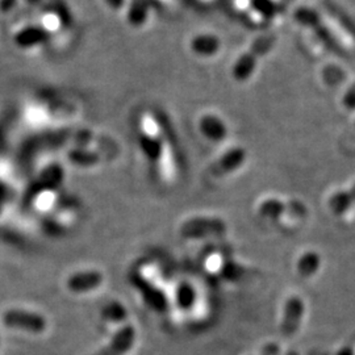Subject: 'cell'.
<instances>
[{"mask_svg": "<svg viewBox=\"0 0 355 355\" xmlns=\"http://www.w3.org/2000/svg\"><path fill=\"white\" fill-rule=\"evenodd\" d=\"M274 41H275V36L270 33L255 40L252 48L245 54H242V57H240L234 64L233 67L234 79L239 82L248 80L253 74L259 57H262V54H265L274 45Z\"/></svg>", "mask_w": 355, "mask_h": 355, "instance_id": "cell-1", "label": "cell"}, {"mask_svg": "<svg viewBox=\"0 0 355 355\" xmlns=\"http://www.w3.org/2000/svg\"><path fill=\"white\" fill-rule=\"evenodd\" d=\"M3 321L10 328L31 331V333H41L46 328V321L42 316L33 312L20 311V309L7 311L3 316Z\"/></svg>", "mask_w": 355, "mask_h": 355, "instance_id": "cell-2", "label": "cell"}, {"mask_svg": "<svg viewBox=\"0 0 355 355\" xmlns=\"http://www.w3.org/2000/svg\"><path fill=\"white\" fill-rule=\"evenodd\" d=\"M46 38L48 35L41 29V26H28L15 35V42L23 49H33L41 46Z\"/></svg>", "mask_w": 355, "mask_h": 355, "instance_id": "cell-3", "label": "cell"}, {"mask_svg": "<svg viewBox=\"0 0 355 355\" xmlns=\"http://www.w3.org/2000/svg\"><path fill=\"white\" fill-rule=\"evenodd\" d=\"M199 128L205 139L216 142L224 140L228 133L223 120H220V117L215 114H204L199 121Z\"/></svg>", "mask_w": 355, "mask_h": 355, "instance_id": "cell-4", "label": "cell"}, {"mask_svg": "<svg viewBox=\"0 0 355 355\" xmlns=\"http://www.w3.org/2000/svg\"><path fill=\"white\" fill-rule=\"evenodd\" d=\"M191 51L200 57H212L220 51V40L211 33H200L191 38Z\"/></svg>", "mask_w": 355, "mask_h": 355, "instance_id": "cell-5", "label": "cell"}, {"mask_svg": "<svg viewBox=\"0 0 355 355\" xmlns=\"http://www.w3.org/2000/svg\"><path fill=\"white\" fill-rule=\"evenodd\" d=\"M102 283V275L96 271H83L74 274L67 280V287L74 292H87L95 290Z\"/></svg>", "mask_w": 355, "mask_h": 355, "instance_id": "cell-6", "label": "cell"}, {"mask_svg": "<svg viewBox=\"0 0 355 355\" xmlns=\"http://www.w3.org/2000/svg\"><path fill=\"white\" fill-rule=\"evenodd\" d=\"M66 19L58 8H48L45 10L38 21V26L49 36H55L57 33L64 31Z\"/></svg>", "mask_w": 355, "mask_h": 355, "instance_id": "cell-7", "label": "cell"}, {"mask_svg": "<svg viewBox=\"0 0 355 355\" xmlns=\"http://www.w3.org/2000/svg\"><path fill=\"white\" fill-rule=\"evenodd\" d=\"M152 1L150 0H132L128 7V21L130 26H144L146 24L150 10H152Z\"/></svg>", "mask_w": 355, "mask_h": 355, "instance_id": "cell-8", "label": "cell"}, {"mask_svg": "<svg viewBox=\"0 0 355 355\" xmlns=\"http://www.w3.org/2000/svg\"><path fill=\"white\" fill-rule=\"evenodd\" d=\"M243 159H245L243 149H241V148L232 149L230 152L224 154L217 161V164L214 166V171H215L216 175H224L227 173H230L232 170L237 168L239 166H241Z\"/></svg>", "mask_w": 355, "mask_h": 355, "instance_id": "cell-9", "label": "cell"}, {"mask_svg": "<svg viewBox=\"0 0 355 355\" xmlns=\"http://www.w3.org/2000/svg\"><path fill=\"white\" fill-rule=\"evenodd\" d=\"M57 199V195L53 190L42 191L37 195V199H36V207L38 209H49L53 207V204Z\"/></svg>", "mask_w": 355, "mask_h": 355, "instance_id": "cell-10", "label": "cell"}, {"mask_svg": "<svg viewBox=\"0 0 355 355\" xmlns=\"http://www.w3.org/2000/svg\"><path fill=\"white\" fill-rule=\"evenodd\" d=\"M343 103H345V105H346L349 110H355V85L350 89V91L345 95Z\"/></svg>", "mask_w": 355, "mask_h": 355, "instance_id": "cell-11", "label": "cell"}, {"mask_svg": "<svg viewBox=\"0 0 355 355\" xmlns=\"http://www.w3.org/2000/svg\"><path fill=\"white\" fill-rule=\"evenodd\" d=\"M17 4V0H0V8L3 11H11Z\"/></svg>", "mask_w": 355, "mask_h": 355, "instance_id": "cell-12", "label": "cell"}, {"mask_svg": "<svg viewBox=\"0 0 355 355\" xmlns=\"http://www.w3.org/2000/svg\"><path fill=\"white\" fill-rule=\"evenodd\" d=\"M150 1H152V4L158 6V7H161V8H168V7H171V6L175 4V0H150Z\"/></svg>", "mask_w": 355, "mask_h": 355, "instance_id": "cell-13", "label": "cell"}, {"mask_svg": "<svg viewBox=\"0 0 355 355\" xmlns=\"http://www.w3.org/2000/svg\"><path fill=\"white\" fill-rule=\"evenodd\" d=\"M105 1L114 10H121L125 6V0H105Z\"/></svg>", "mask_w": 355, "mask_h": 355, "instance_id": "cell-14", "label": "cell"}, {"mask_svg": "<svg viewBox=\"0 0 355 355\" xmlns=\"http://www.w3.org/2000/svg\"><path fill=\"white\" fill-rule=\"evenodd\" d=\"M198 1H200V3H209V1H212V0H198Z\"/></svg>", "mask_w": 355, "mask_h": 355, "instance_id": "cell-15", "label": "cell"}]
</instances>
